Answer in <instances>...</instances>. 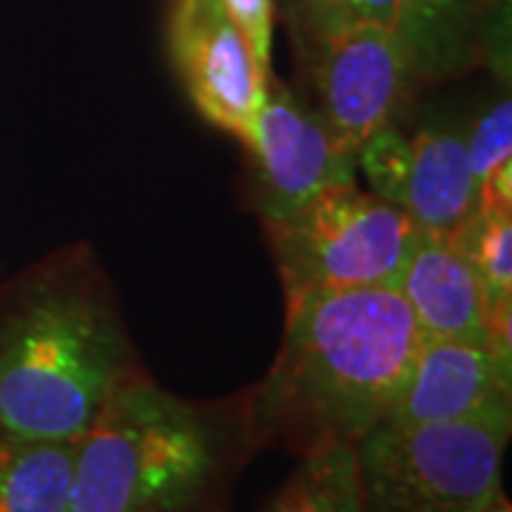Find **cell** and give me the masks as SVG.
Returning a JSON list of instances; mask_svg holds the SVG:
<instances>
[{
    "label": "cell",
    "instance_id": "1",
    "mask_svg": "<svg viewBox=\"0 0 512 512\" xmlns=\"http://www.w3.org/2000/svg\"><path fill=\"white\" fill-rule=\"evenodd\" d=\"M137 370L94 256H55L0 305V436L80 439Z\"/></svg>",
    "mask_w": 512,
    "mask_h": 512
},
{
    "label": "cell",
    "instance_id": "2",
    "mask_svg": "<svg viewBox=\"0 0 512 512\" xmlns=\"http://www.w3.org/2000/svg\"><path fill=\"white\" fill-rule=\"evenodd\" d=\"M421 333L396 288L305 293L288 302L285 339L254 421L311 450L356 444L382 424L402 393Z\"/></svg>",
    "mask_w": 512,
    "mask_h": 512
},
{
    "label": "cell",
    "instance_id": "3",
    "mask_svg": "<svg viewBox=\"0 0 512 512\" xmlns=\"http://www.w3.org/2000/svg\"><path fill=\"white\" fill-rule=\"evenodd\" d=\"M231 447L225 416L137 370L77 441L72 512H202Z\"/></svg>",
    "mask_w": 512,
    "mask_h": 512
},
{
    "label": "cell",
    "instance_id": "4",
    "mask_svg": "<svg viewBox=\"0 0 512 512\" xmlns=\"http://www.w3.org/2000/svg\"><path fill=\"white\" fill-rule=\"evenodd\" d=\"M512 416L376 424L353 444L365 512H481L501 493Z\"/></svg>",
    "mask_w": 512,
    "mask_h": 512
},
{
    "label": "cell",
    "instance_id": "5",
    "mask_svg": "<svg viewBox=\"0 0 512 512\" xmlns=\"http://www.w3.org/2000/svg\"><path fill=\"white\" fill-rule=\"evenodd\" d=\"M285 299L345 288H396L416 248L413 220L356 183L330 185L285 220L265 222Z\"/></svg>",
    "mask_w": 512,
    "mask_h": 512
},
{
    "label": "cell",
    "instance_id": "6",
    "mask_svg": "<svg viewBox=\"0 0 512 512\" xmlns=\"http://www.w3.org/2000/svg\"><path fill=\"white\" fill-rule=\"evenodd\" d=\"M168 60L205 123L248 148L262 106L268 69L222 0H165Z\"/></svg>",
    "mask_w": 512,
    "mask_h": 512
},
{
    "label": "cell",
    "instance_id": "7",
    "mask_svg": "<svg viewBox=\"0 0 512 512\" xmlns=\"http://www.w3.org/2000/svg\"><path fill=\"white\" fill-rule=\"evenodd\" d=\"M376 197L404 211L421 234L453 237L476 208V177L467 163L464 128L424 126L413 134L384 126L356 151Z\"/></svg>",
    "mask_w": 512,
    "mask_h": 512
},
{
    "label": "cell",
    "instance_id": "8",
    "mask_svg": "<svg viewBox=\"0 0 512 512\" xmlns=\"http://www.w3.org/2000/svg\"><path fill=\"white\" fill-rule=\"evenodd\" d=\"M254 171V202L265 222L285 220L330 185L356 183V151L345 148L319 111L268 74L256 131L245 148Z\"/></svg>",
    "mask_w": 512,
    "mask_h": 512
},
{
    "label": "cell",
    "instance_id": "9",
    "mask_svg": "<svg viewBox=\"0 0 512 512\" xmlns=\"http://www.w3.org/2000/svg\"><path fill=\"white\" fill-rule=\"evenodd\" d=\"M319 117L350 151L373 131L393 126L419 77L393 26L353 23L328 40L311 63Z\"/></svg>",
    "mask_w": 512,
    "mask_h": 512
},
{
    "label": "cell",
    "instance_id": "10",
    "mask_svg": "<svg viewBox=\"0 0 512 512\" xmlns=\"http://www.w3.org/2000/svg\"><path fill=\"white\" fill-rule=\"evenodd\" d=\"M512 416V365L493 348L458 339H421L387 424H433Z\"/></svg>",
    "mask_w": 512,
    "mask_h": 512
},
{
    "label": "cell",
    "instance_id": "11",
    "mask_svg": "<svg viewBox=\"0 0 512 512\" xmlns=\"http://www.w3.org/2000/svg\"><path fill=\"white\" fill-rule=\"evenodd\" d=\"M396 291L413 313L421 339H458L490 348L487 293L456 237L419 234Z\"/></svg>",
    "mask_w": 512,
    "mask_h": 512
},
{
    "label": "cell",
    "instance_id": "12",
    "mask_svg": "<svg viewBox=\"0 0 512 512\" xmlns=\"http://www.w3.org/2000/svg\"><path fill=\"white\" fill-rule=\"evenodd\" d=\"M501 0H399L402 35L419 83H441L478 66L498 46Z\"/></svg>",
    "mask_w": 512,
    "mask_h": 512
},
{
    "label": "cell",
    "instance_id": "13",
    "mask_svg": "<svg viewBox=\"0 0 512 512\" xmlns=\"http://www.w3.org/2000/svg\"><path fill=\"white\" fill-rule=\"evenodd\" d=\"M77 441L0 436V512H72Z\"/></svg>",
    "mask_w": 512,
    "mask_h": 512
},
{
    "label": "cell",
    "instance_id": "14",
    "mask_svg": "<svg viewBox=\"0 0 512 512\" xmlns=\"http://www.w3.org/2000/svg\"><path fill=\"white\" fill-rule=\"evenodd\" d=\"M262 512H365L348 441H322L302 453L299 467Z\"/></svg>",
    "mask_w": 512,
    "mask_h": 512
},
{
    "label": "cell",
    "instance_id": "15",
    "mask_svg": "<svg viewBox=\"0 0 512 512\" xmlns=\"http://www.w3.org/2000/svg\"><path fill=\"white\" fill-rule=\"evenodd\" d=\"M464 148L476 177V202L512 205V100L507 94L464 128Z\"/></svg>",
    "mask_w": 512,
    "mask_h": 512
},
{
    "label": "cell",
    "instance_id": "16",
    "mask_svg": "<svg viewBox=\"0 0 512 512\" xmlns=\"http://www.w3.org/2000/svg\"><path fill=\"white\" fill-rule=\"evenodd\" d=\"M288 20L299 52L311 63L328 40L348 29V0H293Z\"/></svg>",
    "mask_w": 512,
    "mask_h": 512
},
{
    "label": "cell",
    "instance_id": "17",
    "mask_svg": "<svg viewBox=\"0 0 512 512\" xmlns=\"http://www.w3.org/2000/svg\"><path fill=\"white\" fill-rule=\"evenodd\" d=\"M222 3L234 15L242 35L248 37L259 66L274 72L271 69V52H274L276 0H222Z\"/></svg>",
    "mask_w": 512,
    "mask_h": 512
},
{
    "label": "cell",
    "instance_id": "18",
    "mask_svg": "<svg viewBox=\"0 0 512 512\" xmlns=\"http://www.w3.org/2000/svg\"><path fill=\"white\" fill-rule=\"evenodd\" d=\"M396 20H399V0H348V26L376 23L396 29Z\"/></svg>",
    "mask_w": 512,
    "mask_h": 512
},
{
    "label": "cell",
    "instance_id": "19",
    "mask_svg": "<svg viewBox=\"0 0 512 512\" xmlns=\"http://www.w3.org/2000/svg\"><path fill=\"white\" fill-rule=\"evenodd\" d=\"M481 512H512L510 501H507V495H504V490L495 495L493 501H490V504H487V507H484V510H481Z\"/></svg>",
    "mask_w": 512,
    "mask_h": 512
},
{
    "label": "cell",
    "instance_id": "20",
    "mask_svg": "<svg viewBox=\"0 0 512 512\" xmlns=\"http://www.w3.org/2000/svg\"><path fill=\"white\" fill-rule=\"evenodd\" d=\"M276 6H282V9H285V15H291L293 0H276Z\"/></svg>",
    "mask_w": 512,
    "mask_h": 512
}]
</instances>
